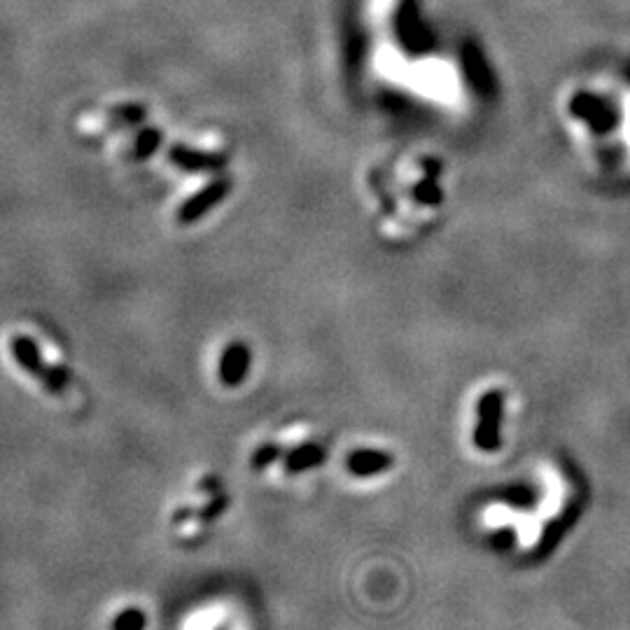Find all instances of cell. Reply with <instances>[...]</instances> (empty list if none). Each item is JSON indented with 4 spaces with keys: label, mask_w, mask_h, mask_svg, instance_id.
I'll list each match as a JSON object with an SVG mask.
<instances>
[{
    "label": "cell",
    "mask_w": 630,
    "mask_h": 630,
    "mask_svg": "<svg viewBox=\"0 0 630 630\" xmlns=\"http://www.w3.org/2000/svg\"><path fill=\"white\" fill-rule=\"evenodd\" d=\"M374 222L383 238L411 245L444 220L451 203V171L439 152L397 145L369 168Z\"/></svg>",
    "instance_id": "6da1fadb"
},
{
    "label": "cell",
    "mask_w": 630,
    "mask_h": 630,
    "mask_svg": "<svg viewBox=\"0 0 630 630\" xmlns=\"http://www.w3.org/2000/svg\"><path fill=\"white\" fill-rule=\"evenodd\" d=\"M558 122L581 166L630 182V75L593 73L558 98Z\"/></svg>",
    "instance_id": "7a4b0ae2"
},
{
    "label": "cell",
    "mask_w": 630,
    "mask_h": 630,
    "mask_svg": "<svg viewBox=\"0 0 630 630\" xmlns=\"http://www.w3.org/2000/svg\"><path fill=\"white\" fill-rule=\"evenodd\" d=\"M458 416L469 448L479 455H495L523 416V395L507 376L476 378L460 399Z\"/></svg>",
    "instance_id": "3957f363"
},
{
    "label": "cell",
    "mask_w": 630,
    "mask_h": 630,
    "mask_svg": "<svg viewBox=\"0 0 630 630\" xmlns=\"http://www.w3.org/2000/svg\"><path fill=\"white\" fill-rule=\"evenodd\" d=\"M537 476L542 495H539L535 511H518L516 507H507V504H488L481 514L483 528H504V525L514 523L518 525V542L523 549H530L542 535V523L560 516L572 493L570 479L553 462H539Z\"/></svg>",
    "instance_id": "277c9868"
},
{
    "label": "cell",
    "mask_w": 630,
    "mask_h": 630,
    "mask_svg": "<svg viewBox=\"0 0 630 630\" xmlns=\"http://www.w3.org/2000/svg\"><path fill=\"white\" fill-rule=\"evenodd\" d=\"M12 355H14V360H17L21 367L28 371V374L38 378V381L45 385L47 390L56 392V395L66 392L70 381H73V376H70L66 369L59 371V369L47 367V364L40 360L38 348H35V343L28 339V336H21V334L14 336V339H12Z\"/></svg>",
    "instance_id": "5b68a950"
},
{
    "label": "cell",
    "mask_w": 630,
    "mask_h": 630,
    "mask_svg": "<svg viewBox=\"0 0 630 630\" xmlns=\"http://www.w3.org/2000/svg\"><path fill=\"white\" fill-rule=\"evenodd\" d=\"M231 189V182L229 180H213L208 187H203L199 194H194L192 199H187L185 203H182L180 210H178V222L180 224H192V222H199L203 215L210 213L217 203H222L224 199H227Z\"/></svg>",
    "instance_id": "8992f818"
},
{
    "label": "cell",
    "mask_w": 630,
    "mask_h": 630,
    "mask_svg": "<svg viewBox=\"0 0 630 630\" xmlns=\"http://www.w3.org/2000/svg\"><path fill=\"white\" fill-rule=\"evenodd\" d=\"M346 465L350 469V474L355 476H374V474H383L395 465V455L385 448L378 446H364V448H355L350 451Z\"/></svg>",
    "instance_id": "52a82bcc"
},
{
    "label": "cell",
    "mask_w": 630,
    "mask_h": 630,
    "mask_svg": "<svg viewBox=\"0 0 630 630\" xmlns=\"http://www.w3.org/2000/svg\"><path fill=\"white\" fill-rule=\"evenodd\" d=\"M250 348L243 341H234L224 348L220 360V381L227 388H236L245 381V374L250 371Z\"/></svg>",
    "instance_id": "ba28073f"
},
{
    "label": "cell",
    "mask_w": 630,
    "mask_h": 630,
    "mask_svg": "<svg viewBox=\"0 0 630 630\" xmlns=\"http://www.w3.org/2000/svg\"><path fill=\"white\" fill-rule=\"evenodd\" d=\"M168 159H171V164L182 168V171H192V173L222 171V168L227 166V157H224V154L189 150V147H185V145L171 147V152H168Z\"/></svg>",
    "instance_id": "9c48e42d"
},
{
    "label": "cell",
    "mask_w": 630,
    "mask_h": 630,
    "mask_svg": "<svg viewBox=\"0 0 630 630\" xmlns=\"http://www.w3.org/2000/svg\"><path fill=\"white\" fill-rule=\"evenodd\" d=\"M325 460V448L320 444H313V441H306L294 448V451L285 458V469L287 472H304V469H311L315 465Z\"/></svg>",
    "instance_id": "30bf717a"
},
{
    "label": "cell",
    "mask_w": 630,
    "mask_h": 630,
    "mask_svg": "<svg viewBox=\"0 0 630 630\" xmlns=\"http://www.w3.org/2000/svg\"><path fill=\"white\" fill-rule=\"evenodd\" d=\"M222 619H224L222 605H206L187 616L185 623H182V630H215L220 626Z\"/></svg>",
    "instance_id": "8fae6325"
},
{
    "label": "cell",
    "mask_w": 630,
    "mask_h": 630,
    "mask_svg": "<svg viewBox=\"0 0 630 630\" xmlns=\"http://www.w3.org/2000/svg\"><path fill=\"white\" fill-rule=\"evenodd\" d=\"M159 143H161V133L147 129V131L140 133L138 140H136V154H138L140 159L150 157V154L157 150Z\"/></svg>",
    "instance_id": "7c38bea8"
},
{
    "label": "cell",
    "mask_w": 630,
    "mask_h": 630,
    "mask_svg": "<svg viewBox=\"0 0 630 630\" xmlns=\"http://www.w3.org/2000/svg\"><path fill=\"white\" fill-rule=\"evenodd\" d=\"M117 115H122V117H119V122H122V124H138L140 119H143V110L129 105V108H119Z\"/></svg>",
    "instance_id": "4fadbf2b"
}]
</instances>
